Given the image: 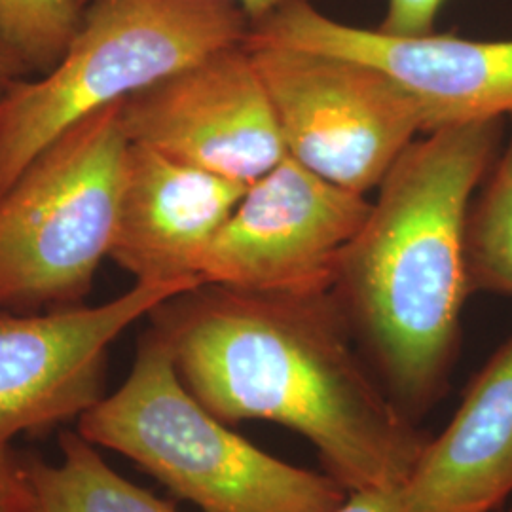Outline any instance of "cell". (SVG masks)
<instances>
[{"label": "cell", "mask_w": 512, "mask_h": 512, "mask_svg": "<svg viewBox=\"0 0 512 512\" xmlns=\"http://www.w3.org/2000/svg\"><path fill=\"white\" fill-rule=\"evenodd\" d=\"M0 512H37L31 465L14 454L10 442H0Z\"/></svg>", "instance_id": "cell-16"}, {"label": "cell", "mask_w": 512, "mask_h": 512, "mask_svg": "<svg viewBox=\"0 0 512 512\" xmlns=\"http://www.w3.org/2000/svg\"><path fill=\"white\" fill-rule=\"evenodd\" d=\"M270 95L287 154L330 183L366 194L427 120L380 69L340 55L245 44Z\"/></svg>", "instance_id": "cell-6"}, {"label": "cell", "mask_w": 512, "mask_h": 512, "mask_svg": "<svg viewBox=\"0 0 512 512\" xmlns=\"http://www.w3.org/2000/svg\"><path fill=\"white\" fill-rule=\"evenodd\" d=\"M61 450V463L31 465L37 512H177L114 473L80 433H65Z\"/></svg>", "instance_id": "cell-13"}, {"label": "cell", "mask_w": 512, "mask_h": 512, "mask_svg": "<svg viewBox=\"0 0 512 512\" xmlns=\"http://www.w3.org/2000/svg\"><path fill=\"white\" fill-rule=\"evenodd\" d=\"M236 2L243 8V12L247 14L251 25H255L258 21L272 16L279 8L291 4L294 0H236Z\"/></svg>", "instance_id": "cell-20"}, {"label": "cell", "mask_w": 512, "mask_h": 512, "mask_svg": "<svg viewBox=\"0 0 512 512\" xmlns=\"http://www.w3.org/2000/svg\"><path fill=\"white\" fill-rule=\"evenodd\" d=\"M129 143L220 177L253 184L287 148L245 44L207 55L122 101Z\"/></svg>", "instance_id": "cell-8"}, {"label": "cell", "mask_w": 512, "mask_h": 512, "mask_svg": "<svg viewBox=\"0 0 512 512\" xmlns=\"http://www.w3.org/2000/svg\"><path fill=\"white\" fill-rule=\"evenodd\" d=\"M467 268L473 293L512 296V116L509 137L471 203Z\"/></svg>", "instance_id": "cell-14"}, {"label": "cell", "mask_w": 512, "mask_h": 512, "mask_svg": "<svg viewBox=\"0 0 512 512\" xmlns=\"http://www.w3.org/2000/svg\"><path fill=\"white\" fill-rule=\"evenodd\" d=\"M90 0H0V33L31 71L48 73L69 48Z\"/></svg>", "instance_id": "cell-15"}, {"label": "cell", "mask_w": 512, "mask_h": 512, "mask_svg": "<svg viewBox=\"0 0 512 512\" xmlns=\"http://www.w3.org/2000/svg\"><path fill=\"white\" fill-rule=\"evenodd\" d=\"M194 287L137 281L92 308L0 313V442L82 416L103 399L110 344L143 315Z\"/></svg>", "instance_id": "cell-10"}, {"label": "cell", "mask_w": 512, "mask_h": 512, "mask_svg": "<svg viewBox=\"0 0 512 512\" xmlns=\"http://www.w3.org/2000/svg\"><path fill=\"white\" fill-rule=\"evenodd\" d=\"M150 315L194 399L224 423H281L348 492L403 486L427 439L368 374L332 294L200 285Z\"/></svg>", "instance_id": "cell-1"}, {"label": "cell", "mask_w": 512, "mask_h": 512, "mask_svg": "<svg viewBox=\"0 0 512 512\" xmlns=\"http://www.w3.org/2000/svg\"><path fill=\"white\" fill-rule=\"evenodd\" d=\"M245 44L368 63L418 101L427 133L512 116V40H469L435 33L391 37L329 18L310 0H294L251 25Z\"/></svg>", "instance_id": "cell-9"}, {"label": "cell", "mask_w": 512, "mask_h": 512, "mask_svg": "<svg viewBox=\"0 0 512 512\" xmlns=\"http://www.w3.org/2000/svg\"><path fill=\"white\" fill-rule=\"evenodd\" d=\"M505 118L423 133L378 186L330 294L410 416L446 393L473 293L467 219L503 147Z\"/></svg>", "instance_id": "cell-2"}, {"label": "cell", "mask_w": 512, "mask_h": 512, "mask_svg": "<svg viewBox=\"0 0 512 512\" xmlns=\"http://www.w3.org/2000/svg\"><path fill=\"white\" fill-rule=\"evenodd\" d=\"M27 73H33L27 61L0 33V99L21 82Z\"/></svg>", "instance_id": "cell-19"}, {"label": "cell", "mask_w": 512, "mask_h": 512, "mask_svg": "<svg viewBox=\"0 0 512 512\" xmlns=\"http://www.w3.org/2000/svg\"><path fill=\"white\" fill-rule=\"evenodd\" d=\"M129 139L122 101L61 133L0 194V308H71L110 255Z\"/></svg>", "instance_id": "cell-5"}, {"label": "cell", "mask_w": 512, "mask_h": 512, "mask_svg": "<svg viewBox=\"0 0 512 512\" xmlns=\"http://www.w3.org/2000/svg\"><path fill=\"white\" fill-rule=\"evenodd\" d=\"M334 512H410L404 503L403 490L397 488H372L349 492L346 501Z\"/></svg>", "instance_id": "cell-18"}, {"label": "cell", "mask_w": 512, "mask_h": 512, "mask_svg": "<svg viewBox=\"0 0 512 512\" xmlns=\"http://www.w3.org/2000/svg\"><path fill=\"white\" fill-rule=\"evenodd\" d=\"M80 435L203 512H334L349 494L330 475L258 450L205 410L156 329L141 340L122 387L80 416Z\"/></svg>", "instance_id": "cell-3"}, {"label": "cell", "mask_w": 512, "mask_h": 512, "mask_svg": "<svg viewBox=\"0 0 512 512\" xmlns=\"http://www.w3.org/2000/svg\"><path fill=\"white\" fill-rule=\"evenodd\" d=\"M247 188L129 143L110 258L137 281L202 285L205 253Z\"/></svg>", "instance_id": "cell-11"}, {"label": "cell", "mask_w": 512, "mask_h": 512, "mask_svg": "<svg viewBox=\"0 0 512 512\" xmlns=\"http://www.w3.org/2000/svg\"><path fill=\"white\" fill-rule=\"evenodd\" d=\"M410 512H494L512 495V336L467 387L458 412L427 440L401 486Z\"/></svg>", "instance_id": "cell-12"}, {"label": "cell", "mask_w": 512, "mask_h": 512, "mask_svg": "<svg viewBox=\"0 0 512 512\" xmlns=\"http://www.w3.org/2000/svg\"><path fill=\"white\" fill-rule=\"evenodd\" d=\"M249 33L236 0H90L54 69L0 99V194L76 122Z\"/></svg>", "instance_id": "cell-4"}, {"label": "cell", "mask_w": 512, "mask_h": 512, "mask_svg": "<svg viewBox=\"0 0 512 512\" xmlns=\"http://www.w3.org/2000/svg\"><path fill=\"white\" fill-rule=\"evenodd\" d=\"M444 0H389L378 31L391 37H423L433 25Z\"/></svg>", "instance_id": "cell-17"}, {"label": "cell", "mask_w": 512, "mask_h": 512, "mask_svg": "<svg viewBox=\"0 0 512 512\" xmlns=\"http://www.w3.org/2000/svg\"><path fill=\"white\" fill-rule=\"evenodd\" d=\"M370 205L287 154L249 184L209 245L200 281L249 293H330Z\"/></svg>", "instance_id": "cell-7"}, {"label": "cell", "mask_w": 512, "mask_h": 512, "mask_svg": "<svg viewBox=\"0 0 512 512\" xmlns=\"http://www.w3.org/2000/svg\"><path fill=\"white\" fill-rule=\"evenodd\" d=\"M499 512H512V505L509 507V509H505V511H499Z\"/></svg>", "instance_id": "cell-21"}]
</instances>
